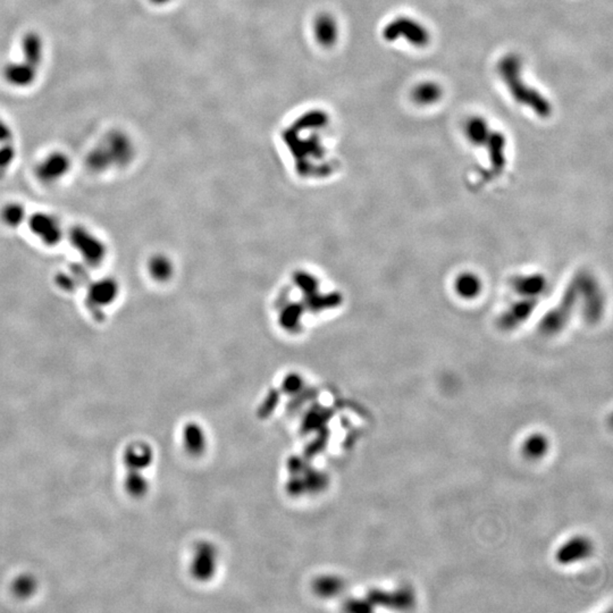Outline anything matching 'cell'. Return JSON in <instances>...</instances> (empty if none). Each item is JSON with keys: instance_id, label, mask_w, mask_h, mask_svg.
Instances as JSON below:
<instances>
[{"instance_id": "12", "label": "cell", "mask_w": 613, "mask_h": 613, "mask_svg": "<svg viewBox=\"0 0 613 613\" xmlns=\"http://www.w3.org/2000/svg\"><path fill=\"white\" fill-rule=\"evenodd\" d=\"M116 293H117V288H116L115 283L111 279H104V281L95 283V286H92L90 292H89V298H90V302L95 307L108 305L115 300Z\"/></svg>"}, {"instance_id": "4", "label": "cell", "mask_w": 613, "mask_h": 613, "mask_svg": "<svg viewBox=\"0 0 613 613\" xmlns=\"http://www.w3.org/2000/svg\"><path fill=\"white\" fill-rule=\"evenodd\" d=\"M124 486L131 496H141L148 489L147 479L143 472L150 466L152 461V451L145 443H133L125 449Z\"/></svg>"}, {"instance_id": "14", "label": "cell", "mask_w": 613, "mask_h": 613, "mask_svg": "<svg viewBox=\"0 0 613 613\" xmlns=\"http://www.w3.org/2000/svg\"><path fill=\"white\" fill-rule=\"evenodd\" d=\"M38 590V581L32 575L23 574L15 578L12 584V593L21 600H27Z\"/></svg>"}, {"instance_id": "11", "label": "cell", "mask_w": 613, "mask_h": 613, "mask_svg": "<svg viewBox=\"0 0 613 613\" xmlns=\"http://www.w3.org/2000/svg\"><path fill=\"white\" fill-rule=\"evenodd\" d=\"M491 132L492 128L489 126V122L482 116H472L465 123V135L474 145H485Z\"/></svg>"}, {"instance_id": "8", "label": "cell", "mask_w": 613, "mask_h": 613, "mask_svg": "<svg viewBox=\"0 0 613 613\" xmlns=\"http://www.w3.org/2000/svg\"><path fill=\"white\" fill-rule=\"evenodd\" d=\"M69 167L71 161L64 152H53L38 165L36 175L46 183H54L65 176Z\"/></svg>"}, {"instance_id": "2", "label": "cell", "mask_w": 613, "mask_h": 613, "mask_svg": "<svg viewBox=\"0 0 613 613\" xmlns=\"http://www.w3.org/2000/svg\"><path fill=\"white\" fill-rule=\"evenodd\" d=\"M43 40L39 33L29 32L22 40L20 62H10L3 69V79L15 88H27L36 81L43 65Z\"/></svg>"}, {"instance_id": "15", "label": "cell", "mask_w": 613, "mask_h": 613, "mask_svg": "<svg viewBox=\"0 0 613 613\" xmlns=\"http://www.w3.org/2000/svg\"><path fill=\"white\" fill-rule=\"evenodd\" d=\"M316 36L319 43L325 46L332 45L338 38V27L334 20L329 16H321L316 21Z\"/></svg>"}, {"instance_id": "7", "label": "cell", "mask_w": 613, "mask_h": 613, "mask_svg": "<svg viewBox=\"0 0 613 613\" xmlns=\"http://www.w3.org/2000/svg\"><path fill=\"white\" fill-rule=\"evenodd\" d=\"M30 227L43 243L54 246L62 238V225L53 215L46 213H36L30 220Z\"/></svg>"}, {"instance_id": "19", "label": "cell", "mask_w": 613, "mask_h": 613, "mask_svg": "<svg viewBox=\"0 0 613 613\" xmlns=\"http://www.w3.org/2000/svg\"><path fill=\"white\" fill-rule=\"evenodd\" d=\"M151 3H159V5H163V3H166L167 1H171V0H150Z\"/></svg>"}, {"instance_id": "16", "label": "cell", "mask_w": 613, "mask_h": 613, "mask_svg": "<svg viewBox=\"0 0 613 613\" xmlns=\"http://www.w3.org/2000/svg\"><path fill=\"white\" fill-rule=\"evenodd\" d=\"M24 213H24L23 207L14 204L5 207L3 209V213H1V216H3V220L5 223L8 224L10 227H15L22 223V220H24Z\"/></svg>"}, {"instance_id": "5", "label": "cell", "mask_w": 613, "mask_h": 613, "mask_svg": "<svg viewBox=\"0 0 613 613\" xmlns=\"http://www.w3.org/2000/svg\"><path fill=\"white\" fill-rule=\"evenodd\" d=\"M384 39L395 43L404 39L411 46L424 48L430 43V30L413 17L399 16L390 21L383 29Z\"/></svg>"}, {"instance_id": "9", "label": "cell", "mask_w": 613, "mask_h": 613, "mask_svg": "<svg viewBox=\"0 0 613 613\" xmlns=\"http://www.w3.org/2000/svg\"><path fill=\"white\" fill-rule=\"evenodd\" d=\"M442 97L443 88L435 81L418 83L411 92V98L419 106L435 105Z\"/></svg>"}, {"instance_id": "3", "label": "cell", "mask_w": 613, "mask_h": 613, "mask_svg": "<svg viewBox=\"0 0 613 613\" xmlns=\"http://www.w3.org/2000/svg\"><path fill=\"white\" fill-rule=\"evenodd\" d=\"M135 148L128 135L123 132L109 133L102 143L88 156V166L95 172H104L111 167L124 166L131 161Z\"/></svg>"}, {"instance_id": "18", "label": "cell", "mask_w": 613, "mask_h": 613, "mask_svg": "<svg viewBox=\"0 0 613 613\" xmlns=\"http://www.w3.org/2000/svg\"><path fill=\"white\" fill-rule=\"evenodd\" d=\"M544 449V442L540 439H531L526 446V451L531 456H540Z\"/></svg>"}, {"instance_id": "17", "label": "cell", "mask_w": 613, "mask_h": 613, "mask_svg": "<svg viewBox=\"0 0 613 613\" xmlns=\"http://www.w3.org/2000/svg\"><path fill=\"white\" fill-rule=\"evenodd\" d=\"M586 550V543L581 540H577V541L571 542L569 544L566 545L560 557L566 561L574 560V557H581V555H585Z\"/></svg>"}, {"instance_id": "1", "label": "cell", "mask_w": 613, "mask_h": 613, "mask_svg": "<svg viewBox=\"0 0 613 613\" xmlns=\"http://www.w3.org/2000/svg\"><path fill=\"white\" fill-rule=\"evenodd\" d=\"M498 76L508 89L515 102L531 109L535 115L541 118L551 116L553 108L551 102L543 93L529 86L522 76V59L516 54H508L502 57L498 64Z\"/></svg>"}, {"instance_id": "10", "label": "cell", "mask_w": 613, "mask_h": 613, "mask_svg": "<svg viewBox=\"0 0 613 613\" xmlns=\"http://www.w3.org/2000/svg\"><path fill=\"white\" fill-rule=\"evenodd\" d=\"M15 159L13 132L0 117V173L7 171Z\"/></svg>"}, {"instance_id": "13", "label": "cell", "mask_w": 613, "mask_h": 613, "mask_svg": "<svg viewBox=\"0 0 613 613\" xmlns=\"http://www.w3.org/2000/svg\"><path fill=\"white\" fill-rule=\"evenodd\" d=\"M505 145H507V140H505V135H502L501 132L492 130L489 139L486 140L485 146L489 148V157L496 167H501L502 165L505 164Z\"/></svg>"}, {"instance_id": "6", "label": "cell", "mask_w": 613, "mask_h": 613, "mask_svg": "<svg viewBox=\"0 0 613 613\" xmlns=\"http://www.w3.org/2000/svg\"><path fill=\"white\" fill-rule=\"evenodd\" d=\"M71 240L83 259L90 265H98L105 259L107 253L105 243L90 231L76 227L71 234Z\"/></svg>"}]
</instances>
